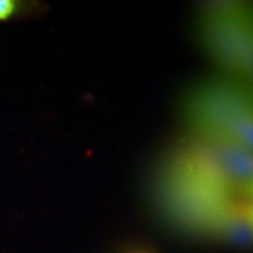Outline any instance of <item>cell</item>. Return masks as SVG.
<instances>
[{
  "mask_svg": "<svg viewBox=\"0 0 253 253\" xmlns=\"http://www.w3.org/2000/svg\"><path fill=\"white\" fill-rule=\"evenodd\" d=\"M181 116L189 134L224 140L253 151V84L220 74L183 95Z\"/></svg>",
  "mask_w": 253,
  "mask_h": 253,
  "instance_id": "cell-1",
  "label": "cell"
},
{
  "mask_svg": "<svg viewBox=\"0 0 253 253\" xmlns=\"http://www.w3.org/2000/svg\"><path fill=\"white\" fill-rule=\"evenodd\" d=\"M163 161L214 191L248 198L253 189V151L232 142L188 134Z\"/></svg>",
  "mask_w": 253,
  "mask_h": 253,
  "instance_id": "cell-2",
  "label": "cell"
},
{
  "mask_svg": "<svg viewBox=\"0 0 253 253\" xmlns=\"http://www.w3.org/2000/svg\"><path fill=\"white\" fill-rule=\"evenodd\" d=\"M246 2H210L201 13L199 42L221 74L249 81L246 67L244 12ZM251 84V82H250Z\"/></svg>",
  "mask_w": 253,
  "mask_h": 253,
  "instance_id": "cell-3",
  "label": "cell"
},
{
  "mask_svg": "<svg viewBox=\"0 0 253 253\" xmlns=\"http://www.w3.org/2000/svg\"><path fill=\"white\" fill-rule=\"evenodd\" d=\"M244 32L248 78L253 84V5L248 2L244 12Z\"/></svg>",
  "mask_w": 253,
  "mask_h": 253,
  "instance_id": "cell-4",
  "label": "cell"
},
{
  "mask_svg": "<svg viewBox=\"0 0 253 253\" xmlns=\"http://www.w3.org/2000/svg\"><path fill=\"white\" fill-rule=\"evenodd\" d=\"M17 2L13 0H0V20L9 18L14 12Z\"/></svg>",
  "mask_w": 253,
  "mask_h": 253,
  "instance_id": "cell-5",
  "label": "cell"
},
{
  "mask_svg": "<svg viewBox=\"0 0 253 253\" xmlns=\"http://www.w3.org/2000/svg\"><path fill=\"white\" fill-rule=\"evenodd\" d=\"M244 211H245V214H246V217H248L249 221L253 226V198H251V199L245 198Z\"/></svg>",
  "mask_w": 253,
  "mask_h": 253,
  "instance_id": "cell-6",
  "label": "cell"
},
{
  "mask_svg": "<svg viewBox=\"0 0 253 253\" xmlns=\"http://www.w3.org/2000/svg\"><path fill=\"white\" fill-rule=\"evenodd\" d=\"M123 253H153V252L148 251V250H144V249H131V250H128V251H125Z\"/></svg>",
  "mask_w": 253,
  "mask_h": 253,
  "instance_id": "cell-7",
  "label": "cell"
},
{
  "mask_svg": "<svg viewBox=\"0 0 253 253\" xmlns=\"http://www.w3.org/2000/svg\"><path fill=\"white\" fill-rule=\"evenodd\" d=\"M251 198H253V189L251 190V192H250L249 196H248V199H251Z\"/></svg>",
  "mask_w": 253,
  "mask_h": 253,
  "instance_id": "cell-8",
  "label": "cell"
}]
</instances>
